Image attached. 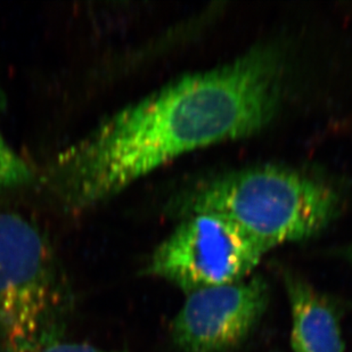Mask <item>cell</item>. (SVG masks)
Segmentation results:
<instances>
[{"instance_id":"cell-1","label":"cell","mask_w":352,"mask_h":352,"mask_svg":"<svg viewBox=\"0 0 352 352\" xmlns=\"http://www.w3.org/2000/svg\"><path fill=\"white\" fill-rule=\"evenodd\" d=\"M284 72L277 48L254 46L170 81L57 154L54 193L67 210L82 211L180 155L256 135L278 111Z\"/></svg>"},{"instance_id":"cell-2","label":"cell","mask_w":352,"mask_h":352,"mask_svg":"<svg viewBox=\"0 0 352 352\" xmlns=\"http://www.w3.org/2000/svg\"><path fill=\"white\" fill-rule=\"evenodd\" d=\"M341 203L339 190L313 173L263 164L201 180L175 201V210L182 219L219 214L267 253L322 232L339 214Z\"/></svg>"},{"instance_id":"cell-3","label":"cell","mask_w":352,"mask_h":352,"mask_svg":"<svg viewBox=\"0 0 352 352\" xmlns=\"http://www.w3.org/2000/svg\"><path fill=\"white\" fill-rule=\"evenodd\" d=\"M74 309L71 283L43 230L0 212V352H43L62 341Z\"/></svg>"},{"instance_id":"cell-4","label":"cell","mask_w":352,"mask_h":352,"mask_svg":"<svg viewBox=\"0 0 352 352\" xmlns=\"http://www.w3.org/2000/svg\"><path fill=\"white\" fill-rule=\"evenodd\" d=\"M265 253L232 221L216 213L185 217L154 249L144 274L183 292L249 278Z\"/></svg>"},{"instance_id":"cell-5","label":"cell","mask_w":352,"mask_h":352,"mask_svg":"<svg viewBox=\"0 0 352 352\" xmlns=\"http://www.w3.org/2000/svg\"><path fill=\"white\" fill-rule=\"evenodd\" d=\"M171 324V339L183 352H227L259 324L270 303L263 276L186 294Z\"/></svg>"},{"instance_id":"cell-6","label":"cell","mask_w":352,"mask_h":352,"mask_svg":"<svg viewBox=\"0 0 352 352\" xmlns=\"http://www.w3.org/2000/svg\"><path fill=\"white\" fill-rule=\"evenodd\" d=\"M289 296L293 352H344L336 308L324 294L296 274L284 275Z\"/></svg>"},{"instance_id":"cell-7","label":"cell","mask_w":352,"mask_h":352,"mask_svg":"<svg viewBox=\"0 0 352 352\" xmlns=\"http://www.w3.org/2000/svg\"><path fill=\"white\" fill-rule=\"evenodd\" d=\"M34 177V169L0 133V187L20 186L32 182Z\"/></svg>"},{"instance_id":"cell-8","label":"cell","mask_w":352,"mask_h":352,"mask_svg":"<svg viewBox=\"0 0 352 352\" xmlns=\"http://www.w3.org/2000/svg\"><path fill=\"white\" fill-rule=\"evenodd\" d=\"M43 352H118L107 351L85 343L60 342L54 343Z\"/></svg>"},{"instance_id":"cell-9","label":"cell","mask_w":352,"mask_h":352,"mask_svg":"<svg viewBox=\"0 0 352 352\" xmlns=\"http://www.w3.org/2000/svg\"><path fill=\"white\" fill-rule=\"evenodd\" d=\"M346 256H348V258H349L350 261H351V263H352V248H350L349 251H348V252H346Z\"/></svg>"}]
</instances>
